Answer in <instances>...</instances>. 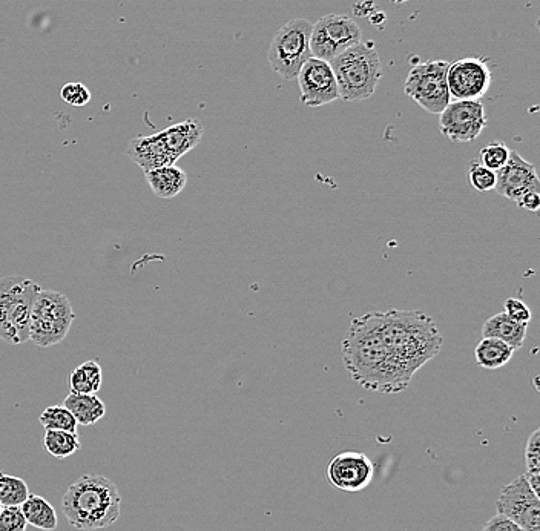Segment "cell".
Returning <instances> with one entry per match:
<instances>
[{"label":"cell","instance_id":"2","mask_svg":"<svg viewBox=\"0 0 540 531\" xmlns=\"http://www.w3.org/2000/svg\"><path fill=\"white\" fill-rule=\"evenodd\" d=\"M379 329L396 363L412 376L438 355L444 343L435 320L421 311L381 312Z\"/></svg>","mask_w":540,"mask_h":531},{"label":"cell","instance_id":"27","mask_svg":"<svg viewBox=\"0 0 540 531\" xmlns=\"http://www.w3.org/2000/svg\"><path fill=\"white\" fill-rule=\"evenodd\" d=\"M510 154L511 149L508 148L505 143L494 142L481 149L478 162L481 163V165H484L485 168L498 172L499 169H502L507 165Z\"/></svg>","mask_w":540,"mask_h":531},{"label":"cell","instance_id":"35","mask_svg":"<svg viewBox=\"0 0 540 531\" xmlns=\"http://www.w3.org/2000/svg\"><path fill=\"white\" fill-rule=\"evenodd\" d=\"M393 4L401 5L405 4V2H410V0H392Z\"/></svg>","mask_w":540,"mask_h":531},{"label":"cell","instance_id":"15","mask_svg":"<svg viewBox=\"0 0 540 531\" xmlns=\"http://www.w3.org/2000/svg\"><path fill=\"white\" fill-rule=\"evenodd\" d=\"M501 197L516 203L528 191H540L539 177L533 163L527 162L517 151H511L504 168L496 172V188Z\"/></svg>","mask_w":540,"mask_h":531},{"label":"cell","instance_id":"26","mask_svg":"<svg viewBox=\"0 0 540 531\" xmlns=\"http://www.w3.org/2000/svg\"><path fill=\"white\" fill-rule=\"evenodd\" d=\"M40 424L45 430H63V432L77 433L76 418L65 406H51L40 413Z\"/></svg>","mask_w":540,"mask_h":531},{"label":"cell","instance_id":"23","mask_svg":"<svg viewBox=\"0 0 540 531\" xmlns=\"http://www.w3.org/2000/svg\"><path fill=\"white\" fill-rule=\"evenodd\" d=\"M103 370L97 361H86L73 370L68 376L71 392L91 395L97 393L102 387Z\"/></svg>","mask_w":540,"mask_h":531},{"label":"cell","instance_id":"3","mask_svg":"<svg viewBox=\"0 0 540 531\" xmlns=\"http://www.w3.org/2000/svg\"><path fill=\"white\" fill-rule=\"evenodd\" d=\"M62 512L68 524L77 530H102L119 521L122 495L111 479L83 475L63 495Z\"/></svg>","mask_w":540,"mask_h":531},{"label":"cell","instance_id":"7","mask_svg":"<svg viewBox=\"0 0 540 531\" xmlns=\"http://www.w3.org/2000/svg\"><path fill=\"white\" fill-rule=\"evenodd\" d=\"M312 24L307 19L289 20L275 33L267 51L272 70L284 80L297 79L304 63L312 56L310 51Z\"/></svg>","mask_w":540,"mask_h":531},{"label":"cell","instance_id":"1","mask_svg":"<svg viewBox=\"0 0 540 531\" xmlns=\"http://www.w3.org/2000/svg\"><path fill=\"white\" fill-rule=\"evenodd\" d=\"M381 312L353 318L341 341L344 369L358 386L370 392L398 393L413 376L396 363L381 335Z\"/></svg>","mask_w":540,"mask_h":531},{"label":"cell","instance_id":"22","mask_svg":"<svg viewBox=\"0 0 540 531\" xmlns=\"http://www.w3.org/2000/svg\"><path fill=\"white\" fill-rule=\"evenodd\" d=\"M516 350L504 341L496 338H484L475 349L476 363L488 370L501 369L507 366Z\"/></svg>","mask_w":540,"mask_h":531},{"label":"cell","instance_id":"32","mask_svg":"<svg viewBox=\"0 0 540 531\" xmlns=\"http://www.w3.org/2000/svg\"><path fill=\"white\" fill-rule=\"evenodd\" d=\"M504 314L510 317L511 320L516 321V323L530 324L531 321L530 307L524 301L517 300V298L505 300Z\"/></svg>","mask_w":540,"mask_h":531},{"label":"cell","instance_id":"36","mask_svg":"<svg viewBox=\"0 0 540 531\" xmlns=\"http://www.w3.org/2000/svg\"><path fill=\"white\" fill-rule=\"evenodd\" d=\"M2 508H4V507H2V504H0V512H2Z\"/></svg>","mask_w":540,"mask_h":531},{"label":"cell","instance_id":"6","mask_svg":"<svg viewBox=\"0 0 540 531\" xmlns=\"http://www.w3.org/2000/svg\"><path fill=\"white\" fill-rule=\"evenodd\" d=\"M73 306L66 295L40 289L31 312L30 340L47 349L65 340L73 326Z\"/></svg>","mask_w":540,"mask_h":531},{"label":"cell","instance_id":"18","mask_svg":"<svg viewBox=\"0 0 540 531\" xmlns=\"http://www.w3.org/2000/svg\"><path fill=\"white\" fill-rule=\"evenodd\" d=\"M145 177L151 191L165 200L177 197L188 185V175L175 165L145 171Z\"/></svg>","mask_w":540,"mask_h":531},{"label":"cell","instance_id":"8","mask_svg":"<svg viewBox=\"0 0 540 531\" xmlns=\"http://www.w3.org/2000/svg\"><path fill=\"white\" fill-rule=\"evenodd\" d=\"M448 65L450 63L445 60L418 63L405 79L404 93L427 113L441 114L445 106L452 102L447 85Z\"/></svg>","mask_w":540,"mask_h":531},{"label":"cell","instance_id":"5","mask_svg":"<svg viewBox=\"0 0 540 531\" xmlns=\"http://www.w3.org/2000/svg\"><path fill=\"white\" fill-rule=\"evenodd\" d=\"M40 289L20 275L0 278V340L14 346L30 341L31 312Z\"/></svg>","mask_w":540,"mask_h":531},{"label":"cell","instance_id":"14","mask_svg":"<svg viewBox=\"0 0 540 531\" xmlns=\"http://www.w3.org/2000/svg\"><path fill=\"white\" fill-rule=\"evenodd\" d=\"M375 466L366 453L343 452L333 456L327 466V481L341 492H361L369 487Z\"/></svg>","mask_w":540,"mask_h":531},{"label":"cell","instance_id":"20","mask_svg":"<svg viewBox=\"0 0 540 531\" xmlns=\"http://www.w3.org/2000/svg\"><path fill=\"white\" fill-rule=\"evenodd\" d=\"M63 406L73 413L80 426H94L106 415L105 404L97 396V393L83 395V393L71 392L63 401Z\"/></svg>","mask_w":540,"mask_h":531},{"label":"cell","instance_id":"24","mask_svg":"<svg viewBox=\"0 0 540 531\" xmlns=\"http://www.w3.org/2000/svg\"><path fill=\"white\" fill-rule=\"evenodd\" d=\"M43 449L57 459L73 456L80 449V439L77 433L63 430H45L43 432Z\"/></svg>","mask_w":540,"mask_h":531},{"label":"cell","instance_id":"11","mask_svg":"<svg viewBox=\"0 0 540 531\" xmlns=\"http://www.w3.org/2000/svg\"><path fill=\"white\" fill-rule=\"evenodd\" d=\"M491 82L493 73L484 57H464L448 65V93L453 100H481Z\"/></svg>","mask_w":540,"mask_h":531},{"label":"cell","instance_id":"13","mask_svg":"<svg viewBox=\"0 0 540 531\" xmlns=\"http://www.w3.org/2000/svg\"><path fill=\"white\" fill-rule=\"evenodd\" d=\"M295 80L300 86L301 102L307 108H318L340 99L335 74L327 60L310 57Z\"/></svg>","mask_w":540,"mask_h":531},{"label":"cell","instance_id":"4","mask_svg":"<svg viewBox=\"0 0 540 531\" xmlns=\"http://www.w3.org/2000/svg\"><path fill=\"white\" fill-rule=\"evenodd\" d=\"M329 63L341 100L361 102L375 94L382 77V65L373 43H358Z\"/></svg>","mask_w":540,"mask_h":531},{"label":"cell","instance_id":"30","mask_svg":"<svg viewBox=\"0 0 540 531\" xmlns=\"http://www.w3.org/2000/svg\"><path fill=\"white\" fill-rule=\"evenodd\" d=\"M27 521L20 507H4L0 512V531H27Z\"/></svg>","mask_w":540,"mask_h":531},{"label":"cell","instance_id":"9","mask_svg":"<svg viewBox=\"0 0 540 531\" xmlns=\"http://www.w3.org/2000/svg\"><path fill=\"white\" fill-rule=\"evenodd\" d=\"M363 42V33L356 20L346 14H329L312 25L310 51L313 57L330 60Z\"/></svg>","mask_w":540,"mask_h":531},{"label":"cell","instance_id":"31","mask_svg":"<svg viewBox=\"0 0 540 531\" xmlns=\"http://www.w3.org/2000/svg\"><path fill=\"white\" fill-rule=\"evenodd\" d=\"M527 475H540V430H534L525 447Z\"/></svg>","mask_w":540,"mask_h":531},{"label":"cell","instance_id":"33","mask_svg":"<svg viewBox=\"0 0 540 531\" xmlns=\"http://www.w3.org/2000/svg\"><path fill=\"white\" fill-rule=\"evenodd\" d=\"M481 531H524L519 525L502 515H496L484 525Z\"/></svg>","mask_w":540,"mask_h":531},{"label":"cell","instance_id":"28","mask_svg":"<svg viewBox=\"0 0 540 531\" xmlns=\"http://www.w3.org/2000/svg\"><path fill=\"white\" fill-rule=\"evenodd\" d=\"M468 180H470L471 186L479 192H490L496 188V172L491 169L485 168L484 165L473 160L468 165Z\"/></svg>","mask_w":540,"mask_h":531},{"label":"cell","instance_id":"29","mask_svg":"<svg viewBox=\"0 0 540 531\" xmlns=\"http://www.w3.org/2000/svg\"><path fill=\"white\" fill-rule=\"evenodd\" d=\"M60 97L66 105L74 106V108H82V106L88 105L93 99V94L86 88L83 83L70 82L63 85L60 90Z\"/></svg>","mask_w":540,"mask_h":531},{"label":"cell","instance_id":"34","mask_svg":"<svg viewBox=\"0 0 540 531\" xmlns=\"http://www.w3.org/2000/svg\"><path fill=\"white\" fill-rule=\"evenodd\" d=\"M516 205L519 208L525 209V211L537 212L540 208V191H528L525 192L522 197H519Z\"/></svg>","mask_w":540,"mask_h":531},{"label":"cell","instance_id":"17","mask_svg":"<svg viewBox=\"0 0 540 531\" xmlns=\"http://www.w3.org/2000/svg\"><path fill=\"white\" fill-rule=\"evenodd\" d=\"M160 134H162L163 142L168 146L171 156L177 162L178 159L186 156L189 151L197 148L198 143L203 139L205 128L201 125L200 120L188 119L185 122L163 129Z\"/></svg>","mask_w":540,"mask_h":531},{"label":"cell","instance_id":"12","mask_svg":"<svg viewBox=\"0 0 540 531\" xmlns=\"http://www.w3.org/2000/svg\"><path fill=\"white\" fill-rule=\"evenodd\" d=\"M499 515L513 521L524 531H540L539 495L531 490L525 476L511 481L499 493L496 501Z\"/></svg>","mask_w":540,"mask_h":531},{"label":"cell","instance_id":"21","mask_svg":"<svg viewBox=\"0 0 540 531\" xmlns=\"http://www.w3.org/2000/svg\"><path fill=\"white\" fill-rule=\"evenodd\" d=\"M20 510L24 513L25 521L28 525L39 528V530L53 531L59 525L56 510L53 505L39 495L28 496L27 501L20 505Z\"/></svg>","mask_w":540,"mask_h":531},{"label":"cell","instance_id":"25","mask_svg":"<svg viewBox=\"0 0 540 531\" xmlns=\"http://www.w3.org/2000/svg\"><path fill=\"white\" fill-rule=\"evenodd\" d=\"M30 496L27 482L19 476L0 472V504L2 507H20Z\"/></svg>","mask_w":540,"mask_h":531},{"label":"cell","instance_id":"19","mask_svg":"<svg viewBox=\"0 0 540 531\" xmlns=\"http://www.w3.org/2000/svg\"><path fill=\"white\" fill-rule=\"evenodd\" d=\"M528 324L516 323L510 317L501 312L493 315L485 321L482 326V337L496 338L504 341L514 350L521 349L524 346L525 337H527Z\"/></svg>","mask_w":540,"mask_h":531},{"label":"cell","instance_id":"16","mask_svg":"<svg viewBox=\"0 0 540 531\" xmlns=\"http://www.w3.org/2000/svg\"><path fill=\"white\" fill-rule=\"evenodd\" d=\"M126 156L137 163L143 171L163 168V166L175 165L174 157L168 151V146L163 142L160 132L152 136L137 137L129 142Z\"/></svg>","mask_w":540,"mask_h":531},{"label":"cell","instance_id":"10","mask_svg":"<svg viewBox=\"0 0 540 531\" xmlns=\"http://www.w3.org/2000/svg\"><path fill=\"white\" fill-rule=\"evenodd\" d=\"M487 126L481 100H453L439 114L442 136L455 143L475 142Z\"/></svg>","mask_w":540,"mask_h":531}]
</instances>
